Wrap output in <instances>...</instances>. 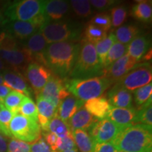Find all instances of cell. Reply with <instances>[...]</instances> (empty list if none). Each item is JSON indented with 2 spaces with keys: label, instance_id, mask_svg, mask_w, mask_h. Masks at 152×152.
<instances>
[{
  "label": "cell",
  "instance_id": "obj_1",
  "mask_svg": "<svg viewBox=\"0 0 152 152\" xmlns=\"http://www.w3.org/2000/svg\"><path fill=\"white\" fill-rule=\"evenodd\" d=\"M80 45L61 42L49 45L45 52V66L61 78L69 75L77 60Z\"/></svg>",
  "mask_w": 152,
  "mask_h": 152
},
{
  "label": "cell",
  "instance_id": "obj_2",
  "mask_svg": "<svg viewBox=\"0 0 152 152\" xmlns=\"http://www.w3.org/2000/svg\"><path fill=\"white\" fill-rule=\"evenodd\" d=\"M151 126L136 124L121 130L111 141L116 151L151 152Z\"/></svg>",
  "mask_w": 152,
  "mask_h": 152
},
{
  "label": "cell",
  "instance_id": "obj_3",
  "mask_svg": "<svg viewBox=\"0 0 152 152\" xmlns=\"http://www.w3.org/2000/svg\"><path fill=\"white\" fill-rule=\"evenodd\" d=\"M46 1L44 0H19L6 3L2 12L9 20L37 22L42 26L47 22L45 16Z\"/></svg>",
  "mask_w": 152,
  "mask_h": 152
},
{
  "label": "cell",
  "instance_id": "obj_4",
  "mask_svg": "<svg viewBox=\"0 0 152 152\" xmlns=\"http://www.w3.org/2000/svg\"><path fill=\"white\" fill-rule=\"evenodd\" d=\"M103 71L95 45L83 39L77 60L68 77L72 79L90 78L103 75Z\"/></svg>",
  "mask_w": 152,
  "mask_h": 152
},
{
  "label": "cell",
  "instance_id": "obj_5",
  "mask_svg": "<svg viewBox=\"0 0 152 152\" xmlns=\"http://www.w3.org/2000/svg\"><path fill=\"white\" fill-rule=\"evenodd\" d=\"M111 85L109 80L104 75L86 79L65 78V86L68 92L83 102L99 97Z\"/></svg>",
  "mask_w": 152,
  "mask_h": 152
},
{
  "label": "cell",
  "instance_id": "obj_6",
  "mask_svg": "<svg viewBox=\"0 0 152 152\" xmlns=\"http://www.w3.org/2000/svg\"><path fill=\"white\" fill-rule=\"evenodd\" d=\"M0 57L6 65L7 64L11 69L19 73L26 71L28 64L33 62L31 56L21 42L6 32L0 41Z\"/></svg>",
  "mask_w": 152,
  "mask_h": 152
},
{
  "label": "cell",
  "instance_id": "obj_7",
  "mask_svg": "<svg viewBox=\"0 0 152 152\" xmlns=\"http://www.w3.org/2000/svg\"><path fill=\"white\" fill-rule=\"evenodd\" d=\"M47 45L61 42H73L80 38L82 27L78 23L71 20L49 21L39 30Z\"/></svg>",
  "mask_w": 152,
  "mask_h": 152
},
{
  "label": "cell",
  "instance_id": "obj_8",
  "mask_svg": "<svg viewBox=\"0 0 152 152\" xmlns=\"http://www.w3.org/2000/svg\"><path fill=\"white\" fill-rule=\"evenodd\" d=\"M9 129L11 136L27 143L35 142L41 136L39 123L19 113L13 116Z\"/></svg>",
  "mask_w": 152,
  "mask_h": 152
},
{
  "label": "cell",
  "instance_id": "obj_9",
  "mask_svg": "<svg viewBox=\"0 0 152 152\" xmlns=\"http://www.w3.org/2000/svg\"><path fill=\"white\" fill-rule=\"evenodd\" d=\"M151 66L149 63L138 64L135 67L118 80L115 85L128 91L135 90L151 83Z\"/></svg>",
  "mask_w": 152,
  "mask_h": 152
},
{
  "label": "cell",
  "instance_id": "obj_10",
  "mask_svg": "<svg viewBox=\"0 0 152 152\" xmlns=\"http://www.w3.org/2000/svg\"><path fill=\"white\" fill-rule=\"evenodd\" d=\"M70 95L66 88L65 79L52 75L37 96L49 101L57 108L61 102Z\"/></svg>",
  "mask_w": 152,
  "mask_h": 152
},
{
  "label": "cell",
  "instance_id": "obj_11",
  "mask_svg": "<svg viewBox=\"0 0 152 152\" xmlns=\"http://www.w3.org/2000/svg\"><path fill=\"white\" fill-rule=\"evenodd\" d=\"M52 75V72L48 68L35 62L30 63L25 71L26 80L29 82L36 96L40 93Z\"/></svg>",
  "mask_w": 152,
  "mask_h": 152
},
{
  "label": "cell",
  "instance_id": "obj_12",
  "mask_svg": "<svg viewBox=\"0 0 152 152\" xmlns=\"http://www.w3.org/2000/svg\"><path fill=\"white\" fill-rule=\"evenodd\" d=\"M119 127L105 118L96 121L90 128V136L94 144L111 142L115 136L121 131Z\"/></svg>",
  "mask_w": 152,
  "mask_h": 152
},
{
  "label": "cell",
  "instance_id": "obj_13",
  "mask_svg": "<svg viewBox=\"0 0 152 152\" xmlns=\"http://www.w3.org/2000/svg\"><path fill=\"white\" fill-rule=\"evenodd\" d=\"M140 62L127 54L107 68H104L103 75L113 84L122 78Z\"/></svg>",
  "mask_w": 152,
  "mask_h": 152
},
{
  "label": "cell",
  "instance_id": "obj_14",
  "mask_svg": "<svg viewBox=\"0 0 152 152\" xmlns=\"http://www.w3.org/2000/svg\"><path fill=\"white\" fill-rule=\"evenodd\" d=\"M41 28L37 22L9 20L2 30L17 40L24 41L39 31Z\"/></svg>",
  "mask_w": 152,
  "mask_h": 152
},
{
  "label": "cell",
  "instance_id": "obj_15",
  "mask_svg": "<svg viewBox=\"0 0 152 152\" xmlns=\"http://www.w3.org/2000/svg\"><path fill=\"white\" fill-rule=\"evenodd\" d=\"M22 45L31 56L33 62L45 66V55L48 46L42 35L37 31L26 40L22 41Z\"/></svg>",
  "mask_w": 152,
  "mask_h": 152
},
{
  "label": "cell",
  "instance_id": "obj_16",
  "mask_svg": "<svg viewBox=\"0 0 152 152\" xmlns=\"http://www.w3.org/2000/svg\"><path fill=\"white\" fill-rule=\"evenodd\" d=\"M4 85L11 90L21 93L26 96L30 97L33 90L28 84L26 77L21 73L12 69H6L2 72Z\"/></svg>",
  "mask_w": 152,
  "mask_h": 152
},
{
  "label": "cell",
  "instance_id": "obj_17",
  "mask_svg": "<svg viewBox=\"0 0 152 152\" xmlns=\"http://www.w3.org/2000/svg\"><path fill=\"white\" fill-rule=\"evenodd\" d=\"M136 114L137 110L133 107L124 109L111 106L106 118L123 130L134 125Z\"/></svg>",
  "mask_w": 152,
  "mask_h": 152
},
{
  "label": "cell",
  "instance_id": "obj_18",
  "mask_svg": "<svg viewBox=\"0 0 152 152\" xmlns=\"http://www.w3.org/2000/svg\"><path fill=\"white\" fill-rule=\"evenodd\" d=\"M37 121L40 128L49 132V124L51 120L56 115L57 108L49 101L37 96Z\"/></svg>",
  "mask_w": 152,
  "mask_h": 152
},
{
  "label": "cell",
  "instance_id": "obj_19",
  "mask_svg": "<svg viewBox=\"0 0 152 152\" xmlns=\"http://www.w3.org/2000/svg\"><path fill=\"white\" fill-rule=\"evenodd\" d=\"M107 100L112 107L132 108V95L130 91L114 85L107 94Z\"/></svg>",
  "mask_w": 152,
  "mask_h": 152
},
{
  "label": "cell",
  "instance_id": "obj_20",
  "mask_svg": "<svg viewBox=\"0 0 152 152\" xmlns=\"http://www.w3.org/2000/svg\"><path fill=\"white\" fill-rule=\"evenodd\" d=\"M70 10V4L64 0H48L45 7V16L48 21H58L65 17Z\"/></svg>",
  "mask_w": 152,
  "mask_h": 152
},
{
  "label": "cell",
  "instance_id": "obj_21",
  "mask_svg": "<svg viewBox=\"0 0 152 152\" xmlns=\"http://www.w3.org/2000/svg\"><path fill=\"white\" fill-rule=\"evenodd\" d=\"M85 102L70 95L59 104L56 109V115L62 121L68 122L76 112L84 106Z\"/></svg>",
  "mask_w": 152,
  "mask_h": 152
},
{
  "label": "cell",
  "instance_id": "obj_22",
  "mask_svg": "<svg viewBox=\"0 0 152 152\" xmlns=\"http://www.w3.org/2000/svg\"><path fill=\"white\" fill-rule=\"evenodd\" d=\"M111 107L105 96L89 99L84 104L85 110L97 120L105 118Z\"/></svg>",
  "mask_w": 152,
  "mask_h": 152
},
{
  "label": "cell",
  "instance_id": "obj_23",
  "mask_svg": "<svg viewBox=\"0 0 152 152\" xmlns=\"http://www.w3.org/2000/svg\"><path fill=\"white\" fill-rule=\"evenodd\" d=\"M97 121L98 120L93 117L84 107H82L68 120L67 123L73 132V130L78 129L84 130L90 129Z\"/></svg>",
  "mask_w": 152,
  "mask_h": 152
},
{
  "label": "cell",
  "instance_id": "obj_24",
  "mask_svg": "<svg viewBox=\"0 0 152 152\" xmlns=\"http://www.w3.org/2000/svg\"><path fill=\"white\" fill-rule=\"evenodd\" d=\"M150 44L151 42L148 37L138 36L128 45V54L140 62L149 51Z\"/></svg>",
  "mask_w": 152,
  "mask_h": 152
},
{
  "label": "cell",
  "instance_id": "obj_25",
  "mask_svg": "<svg viewBox=\"0 0 152 152\" xmlns=\"http://www.w3.org/2000/svg\"><path fill=\"white\" fill-rule=\"evenodd\" d=\"M130 14L139 21L149 23L152 18L151 1H138L133 5Z\"/></svg>",
  "mask_w": 152,
  "mask_h": 152
},
{
  "label": "cell",
  "instance_id": "obj_26",
  "mask_svg": "<svg viewBox=\"0 0 152 152\" xmlns=\"http://www.w3.org/2000/svg\"><path fill=\"white\" fill-rule=\"evenodd\" d=\"M140 29L136 25L126 24L121 26L115 30V38L118 42L129 45L140 34Z\"/></svg>",
  "mask_w": 152,
  "mask_h": 152
},
{
  "label": "cell",
  "instance_id": "obj_27",
  "mask_svg": "<svg viewBox=\"0 0 152 152\" xmlns=\"http://www.w3.org/2000/svg\"><path fill=\"white\" fill-rule=\"evenodd\" d=\"M76 147L80 152H92L94 143L88 132L84 130H75L72 132Z\"/></svg>",
  "mask_w": 152,
  "mask_h": 152
},
{
  "label": "cell",
  "instance_id": "obj_28",
  "mask_svg": "<svg viewBox=\"0 0 152 152\" xmlns=\"http://www.w3.org/2000/svg\"><path fill=\"white\" fill-rule=\"evenodd\" d=\"M49 132L54 133L58 138L73 137V132L68 123L62 121L56 115H55L49 123Z\"/></svg>",
  "mask_w": 152,
  "mask_h": 152
},
{
  "label": "cell",
  "instance_id": "obj_29",
  "mask_svg": "<svg viewBox=\"0 0 152 152\" xmlns=\"http://www.w3.org/2000/svg\"><path fill=\"white\" fill-rule=\"evenodd\" d=\"M116 42L117 39L115 38V35L113 33H111L108 36H106L104 39L95 45V49H96V53H97L99 59L103 68L104 64L105 62L109 51L111 49V47L113 46V44Z\"/></svg>",
  "mask_w": 152,
  "mask_h": 152
},
{
  "label": "cell",
  "instance_id": "obj_30",
  "mask_svg": "<svg viewBox=\"0 0 152 152\" xmlns=\"http://www.w3.org/2000/svg\"><path fill=\"white\" fill-rule=\"evenodd\" d=\"M25 97L26 96L21 93L11 90V92L7 95V97L4 100L3 105L14 115L15 114L19 113L20 105Z\"/></svg>",
  "mask_w": 152,
  "mask_h": 152
},
{
  "label": "cell",
  "instance_id": "obj_31",
  "mask_svg": "<svg viewBox=\"0 0 152 152\" xmlns=\"http://www.w3.org/2000/svg\"><path fill=\"white\" fill-rule=\"evenodd\" d=\"M152 97L140 106L137 110V114L134 119V125L143 124L151 126L152 125V106H151Z\"/></svg>",
  "mask_w": 152,
  "mask_h": 152
},
{
  "label": "cell",
  "instance_id": "obj_32",
  "mask_svg": "<svg viewBox=\"0 0 152 152\" xmlns=\"http://www.w3.org/2000/svg\"><path fill=\"white\" fill-rule=\"evenodd\" d=\"M128 45H123L118 41L114 43L106 56L105 62L104 64V68H107L120 58L128 54Z\"/></svg>",
  "mask_w": 152,
  "mask_h": 152
},
{
  "label": "cell",
  "instance_id": "obj_33",
  "mask_svg": "<svg viewBox=\"0 0 152 152\" xmlns=\"http://www.w3.org/2000/svg\"><path fill=\"white\" fill-rule=\"evenodd\" d=\"M106 36L107 35H106V32L103 31L100 28L96 27L92 24L89 23L84 32V40L95 45L99 42L104 39Z\"/></svg>",
  "mask_w": 152,
  "mask_h": 152
},
{
  "label": "cell",
  "instance_id": "obj_34",
  "mask_svg": "<svg viewBox=\"0 0 152 152\" xmlns=\"http://www.w3.org/2000/svg\"><path fill=\"white\" fill-rule=\"evenodd\" d=\"M72 9L77 16L88 18L92 15V11L90 1L87 0H71L70 1Z\"/></svg>",
  "mask_w": 152,
  "mask_h": 152
},
{
  "label": "cell",
  "instance_id": "obj_35",
  "mask_svg": "<svg viewBox=\"0 0 152 152\" xmlns=\"http://www.w3.org/2000/svg\"><path fill=\"white\" fill-rule=\"evenodd\" d=\"M13 116L11 111L6 109L3 104H0V134L12 137L9 126Z\"/></svg>",
  "mask_w": 152,
  "mask_h": 152
},
{
  "label": "cell",
  "instance_id": "obj_36",
  "mask_svg": "<svg viewBox=\"0 0 152 152\" xmlns=\"http://www.w3.org/2000/svg\"><path fill=\"white\" fill-rule=\"evenodd\" d=\"M19 113L37 122V106L31 98L25 97L19 109Z\"/></svg>",
  "mask_w": 152,
  "mask_h": 152
},
{
  "label": "cell",
  "instance_id": "obj_37",
  "mask_svg": "<svg viewBox=\"0 0 152 152\" xmlns=\"http://www.w3.org/2000/svg\"><path fill=\"white\" fill-rule=\"evenodd\" d=\"M111 26L113 28H118L122 26L126 20L128 16V11L125 6L119 5L113 7L111 9Z\"/></svg>",
  "mask_w": 152,
  "mask_h": 152
},
{
  "label": "cell",
  "instance_id": "obj_38",
  "mask_svg": "<svg viewBox=\"0 0 152 152\" xmlns=\"http://www.w3.org/2000/svg\"><path fill=\"white\" fill-rule=\"evenodd\" d=\"M152 94V83H150L147 85L137 89L134 92V99L135 104L139 108L144 104Z\"/></svg>",
  "mask_w": 152,
  "mask_h": 152
},
{
  "label": "cell",
  "instance_id": "obj_39",
  "mask_svg": "<svg viewBox=\"0 0 152 152\" xmlns=\"http://www.w3.org/2000/svg\"><path fill=\"white\" fill-rule=\"evenodd\" d=\"M90 24L96 26L104 32H108L111 28V16L108 13H99L91 18Z\"/></svg>",
  "mask_w": 152,
  "mask_h": 152
},
{
  "label": "cell",
  "instance_id": "obj_40",
  "mask_svg": "<svg viewBox=\"0 0 152 152\" xmlns=\"http://www.w3.org/2000/svg\"><path fill=\"white\" fill-rule=\"evenodd\" d=\"M77 149L73 137L58 138L56 144L51 148L52 151H66Z\"/></svg>",
  "mask_w": 152,
  "mask_h": 152
},
{
  "label": "cell",
  "instance_id": "obj_41",
  "mask_svg": "<svg viewBox=\"0 0 152 152\" xmlns=\"http://www.w3.org/2000/svg\"><path fill=\"white\" fill-rule=\"evenodd\" d=\"M7 152H30V145L27 142L12 138L7 145Z\"/></svg>",
  "mask_w": 152,
  "mask_h": 152
},
{
  "label": "cell",
  "instance_id": "obj_42",
  "mask_svg": "<svg viewBox=\"0 0 152 152\" xmlns=\"http://www.w3.org/2000/svg\"><path fill=\"white\" fill-rule=\"evenodd\" d=\"M118 2H120V1H115V0H91L90 1V4L99 11H104L108 9L113 8V6L118 4Z\"/></svg>",
  "mask_w": 152,
  "mask_h": 152
},
{
  "label": "cell",
  "instance_id": "obj_43",
  "mask_svg": "<svg viewBox=\"0 0 152 152\" xmlns=\"http://www.w3.org/2000/svg\"><path fill=\"white\" fill-rule=\"evenodd\" d=\"M30 152H52L44 138L40 136L30 146Z\"/></svg>",
  "mask_w": 152,
  "mask_h": 152
},
{
  "label": "cell",
  "instance_id": "obj_44",
  "mask_svg": "<svg viewBox=\"0 0 152 152\" xmlns=\"http://www.w3.org/2000/svg\"><path fill=\"white\" fill-rule=\"evenodd\" d=\"M116 149L114 148L111 142L96 143L93 147L92 152H115Z\"/></svg>",
  "mask_w": 152,
  "mask_h": 152
},
{
  "label": "cell",
  "instance_id": "obj_45",
  "mask_svg": "<svg viewBox=\"0 0 152 152\" xmlns=\"http://www.w3.org/2000/svg\"><path fill=\"white\" fill-rule=\"evenodd\" d=\"M44 135V140H45V142H47V144H48L50 147V149L54 146V144H56L57 141V136L54 133L51 132H46L43 133Z\"/></svg>",
  "mask_w": 152,
  "mask_h": 152
},
{
  "label": "cell",
  "instance_id": "obj_46",
  "mask_svg": "<svg viewBox=\"0 0 152 152\" xmlns=\"http://www.w3.org/2000/svg\"><path fill=\"white\" fill-rule=\"evenodd\" d=\"M10 88L7 87L4 85H0V104H3L4 100L7 97V96L11 92Z\"/></svg>",
  "mask_w": 152,
  "mask_h": 152
},
{
  "label": "cell",
  "instance_id": "obj_47",
  "mask_svg": "<svg viewBox=\"0 0 152 152\" xmlns=\"http://www.w3.org/2000/svg\"><path fill=\"white\" fill-rule=\"evenodd\" d=\"M7 151V142L6 139L1 134H0V152Z\"/></svg>",
  "mask_w": 152,
  "mask_h": 152
},
{
  "label": "cell",
  "instance_id": "obj_48",
  "mask_svg": "<svg viewBox=\"0 0 152 152\" xmlns=\"http://www.w3.org/2000/svg\"><path fill=\"white\" fill-rule=\"evenodd\" d=\"M8 21L9 20L6 18L2 11L0 9V30H1V28L3 29V28L4 27V26L8 23Z\"/></svg>",
  "mask_w": 152,
  "mask_h": 152
},
{
  "label": "cell",
  "instance_id": "obj_49",
  "mask_svg": "<svg viewBox=\"0 0 152 152\" xmlns=\"http://www.w3.org/2000/svg\"><path fill=\"white\" fill-rule=\"evenodd\" d=\"M6 69H7V66H6L5 63L1 58V57H0V71H4Z\"/></svg>",
  "mask_w": 152,
  "mask_h": 152
},
{
  "label": "cell",
  "instance_id": "obj_50",
  "mask_svg": "<svg viewBox=\"0 0 152 152\" xmlns=\"http://www.w3.org/2000/svg\"><path fill=\"white\" fill-rule=\"evenodd\" d=\"M4 85V77L2 72H0V85Z\"/></svg>",
  "mask_w": 152,
  "mask_h": 152
},
{
  "label": "cell",
  "instance_id": "obj_51",
  "mask_svg": "<svg viewBox=\"0 0 152 152\" xmlns=\"http://www.w3.org/2000/svg\"><path fill=\"white\" fill-rule=\"evenodd\" d=\"M4 35H5V32L2 29L0 30V41L1 40V39H2Z\"/></svg>",
  "mask_w": 152,
  "mask_h": 152
},
{
  "label": "cell",
  "instance_id": "obj_52",
  "mask_svg": "<svg viewBox=\"0 0 152 152\" xmlns=\"http://www.w3.org/2000/svg\"><path fill=\"white\" fill-rule=\"evenodd\" d=\"M52 152H59V151H52ZM61 152H78L77 149H73V150H69V151H61Z\"/></svg>",
  "mask_w": 152,
  "mask_h": 152
},
{
  "label": "cell",
  "instance_id": "obj_53",
  "mask_svg": "<svg viewBox=\"0 0 152 152\" xmlns=\"http://www.w3.org/2000/svg\"><path fill=\"white\" fill-rule=\"evenodd\" d=\"M115 152H124V151H116Z\"/></svg>",
  "mask_w": 152,
  "mask_h": 152
}]
</instances>
